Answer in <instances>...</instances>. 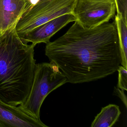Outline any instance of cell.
<instances>
[{"label": "cell", "mask_w": 127, "mask_h": 127, "mask_svg": "<svg viewBox=\"0 0 127 127\" xmlns=\"http://www.w3.org/2000/svg\"><path fill=\"white\" fill-rule=\"evenodd\" d=\"M75 22L64 35L46 44L50 62L72 84L96 81L116 72L121 59L114 22L88 29Z\"/></svg>", "instance_id": "obj_1"}, {"label": "cell", "mask_w": 127, "mask_h": 127, "mask_svg": "<svg viewBox=\"0 0 127 127\" xmlns=\"http://www.w3.org/2000/svg\"><path fill=\"white\" fill-rule=\"evenodd\" d=\"M35 45L29 44L15 28L0 35V99L10 105H23L34 80Z\"/></svg>", "instance_id": "obj_2"}, {"label": "cell", "mask_w": 127, "mask_h": 127, "mask_svg": "<svg viewBox=\"0 0 127 127\" xmlns=\"http://www.w3.org/2000/svg\"><path fill=\"white\" fill-rule=\"evenodd\" d=\"M66 82V78L54 63L36 64L29 97L24 104L20 105L31 116L40 120V110L46 96Z\"/></svg>", "instance_id": "obj_3"}, {"label": "cell", "mask_w": 127, "mask_h": 127, "mask_svg": "<svg viewBox=\"0 0 127 127\" xmlns=\"http://www.w3.org/2000/svg\"><path fill=\"white\" fill-rule=\"evenodd\" d=\"M76 0H39L22 15L15 28L19 37L43 24L66 14H72Z\"/></svg>", "instance_id": "obj_4"}, {"label": "cell", "mask_w": 127, "mask_h": 127, "mask_svg": "<svg viewBox=\"0 0 127 127\" xmlns=\"http://www.w3.org/2000/svg\"><path fill=\"white\" fill-rule=\"evenodd\" d=\"M116 11L114 0H76L72 14L76 21L90 29L108 22Z\"/></svg>", "instance_id": "obj_5"}, {"label": "cell", "mask_w": 127, "mask_h": 127, "mask_svg": "<svg viewBox=\"0 0 127 127\" xmlns=\"http://www.w3.org/2000/svg\"><path fill=\"white\" fill-rule=\"evenodd\" d=\"M76 18L72 13L66 14L52 19L20 37L27 43L37 44L50 42V38L60 30Z\"/></svg>", "instance_id": "obj_6"}, {"label": "cell", "mask_w": 127, "mask_h": 127, "mask_svg": "<svg viewBox=\"0 0 127 127\" xmlns=\"http://www.w3.org/2000/svg\"><path fill=\"white\" fill-rule=\"evenodd\" d=\"M20 105H10L0 99V127H47Z\"/></svg>", "instance_id": "obj_7"}, {"label": "cell", "mask_w": 127, "mask_h": 127, "mask_svg": "<svg viewBox=\"0 0 127 127\" xmlns=\"http://www.w3.org/2000/svg\"><path fill=\"white\" fill-rule=\"evenodd\" d=\"M29 0H0V32L2 35L15 29L29 9Z\"/></svg>", "instance_id": "obj_8"}, {"label": "cell", "mask_w": 127, "mask_h": 127, "mask_svg": "<svg viewBox=\"0 0 127 127\" xmlns=\"http://www.w3.org/2000/svg\"><path fill=\"white\" fill-rule=\"evenodd\" d=\"M121 113L118 105H108L102 108L100 113L95 117L91 127H112L117 122Z\"/></svg>", "instance_id": "obj_9"}, {"label": "cell", "mask_w": 127, "mask_h": 127, "mask_svg": "<svg viewBox=\"0 0 127 127\" xmlns=\"http://www.w3.org/2000/svg\"><path fill=\"white\" fill-rule=\"evenodd\" d=\"M114 24L116 28L119 41L121 62L123 66L127 69V23L120 15L115 16Z\"/></svg>", "instance_id": "obj_10"}, {"label": "cell", "mask_w": 127, "mask_h": 127, "mask_svg": "<svg viewBox=\"0 0 127 127\" xmlns=\"http://www.w3.org/2000/svg\"><path fill=\"white\" fill-rule=\"evenodd\" d=\"M118 72V81L117 87L124 91L127 90V69L120 65Z\"/></svg>", "instance_id": "obj_11"}, {"label": "cell", "mask_w": 127, "mask_h": 127, "mask_svg": "<svg viewBox=\"0 0 127 127\" xmlns=\"http://www.w3.org/2000/svg\"><path fill=\"white\" fill-rule=\"evenodd\" d=\"M117 14L120 15L127 23V0H114Z\"/></svg>", "instance_id": "obj_12"}, {"label": "cell", "mask_w": 127, "mask_h": 127, "mask_svg": "<svg viewBox=\"0 0 127 127\" xmlns=\"http://www.w3.org/2000/svg\"><path fill=\"white\" fill-rule=\"evenodd\" d=\"M114 93L115 94V95L117 96L120 98L122 100L125 107L126 108H127V96L125 94L124 90L120 89L117 87L114 88Z\"/></svg>", "instance_id": "obj_13"}, {"label": "cell", "mask_w": 127, "mask_h": 127, "mask_svg": "<svg viewBox=\"0 0 127 127\" xmlns=\"http://www.w3.org/2000/svg\"><path fill=\"white\" fill-rule=\"evenodd\" d=\"M39 1V0H29L28 6L29 8V9L35 5Z\"/></svg>", "instance_id": "obj_14"}, {"label": "cell", "mask_w": 127, "mask_h": 127, "mask_svg": "<svg viewBox=\"0 0 127 127\" xmlns=\"http://www.w3.org/2000/svg\"><path fill=\"white\" fill-rule=\"evenodd\" d=\"M1 35V33H0V35Z\"/></svg>", "instance_id": "obj_15"}]
</instances>
